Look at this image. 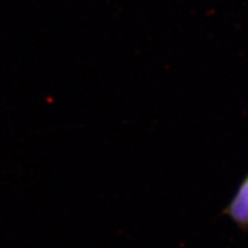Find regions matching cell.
Segmentation results:
<instances>
[{
  "label": "cell",
  "mask_w": 248,
  "mask_h": 248,
  "mask_svg": "<svg viewBox=\"0 0 248 248\" xmlns=\"http://www.w3.org/2000/svg\"><path fill=\"white\" fill-rule=\"evenodd\" d=\"M222 214L228 216L240 230H248V172Z\"/></svg>",
  "instance_id": "6da1fadb"
}]
</instances>
